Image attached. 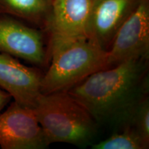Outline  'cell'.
Returning <instances> with one entry per match:
<instances>
[{
    "label": "cell",
    "mask_w": 149,
    "mask_h": 149,
    "mask_svg": "<svg viewBox=\"0 0 149 149\" xmlns=\"http://www.w3.org/2000/svg\"><path fill=\"white\" fill-rule=\"evenodd\" d=\"M127 59L93 72L68 92L99 122L129 118L146 91V60Z\"/></svg>",
    "instance_id": "cell-1"
},
{
    "label": "cell",
    "mask_w": 149,
    "mask_h": 149,
    "mask_svg": "<svg viewBox=\"0 0 149 149\" xmlns=\"http://www.w3.org/2000/svg\"><path fill=\"white\" fill-rule=\"evenodd\" d=\"M51 57L41 79L42 94L67 91L107 66V51L89 37L51 41Z\"/></svg>",
    "instance_id": "cell-2"
},
{
    "label": "cell",
    "mask_w": 149,
    "mask_h": 149,
    "mask_svg": "<svg viewBox=\"0 0 149 149\" xmlns=\"http://www.w3.org/2000/svg\"><path fill=\"white\" fill-rule=\"evenodd\" d=\"M33 110L49 144L82 146L96 133L95 120L66 91L41 94Z\"/></svg>",
    "instance_id": "cell-3"
},
{
    "label": "cell",
    "mask_w": 149,
    "mask_h": 149,
    "mask_svg": "<svg viewBox=\"0 0 149 149\" xmlns=\"http://www.w3.org/2000/svg\"><path fill=\"white\" fill-rule=\"evenodd\" d=\"M149 0H139L122 24L107 51V68L130 59H148Z\"/></svg>",
    "instance_id": "cell-4"
},
{
    "label": "cell",
    "mask_w": 149,
    "mask_h": 149,
    "mask_svg": "<svg viewBox=\"0 0 149 149\" xmlns=\"http://www.w3.org/2000/svg\"><path fill=\"white\" fill-rule=\"evenodd\" d=\"M49 145L32 108L14 101L0 113L1 148L44 149Z\"/></svg>",
    "instance_id": "cell-5"
},
{
    "label": "cell",
    "mask_w": 149,
    "mask_h": 149,
    "mask_svg": "<svg viewBox=\"0 0 149 149\" xmlns=\"http://www.w3.org/2000/svg\"><path fill=\"white\" fill-rule=\"evenodd\" d=\"M0 53L33 64H44L46 53L42 33L15 19L0 17Z\"/></svg>",
    "instance_id": "cell-6"
},
{
    "label": "cell",
    "mask_w": 149,
    "mask_h": 149,
    "mask_svg": "<svg viewBox=\"0 0 149 149\" xmlns=\"http://www.w3.org/2000/svg\"><path fill=\"white\" fill-rule=\"evenodd\" d=\"M93 0H52L46 26L51 41L88 37Z\"/></svg>",
    "instance_id": "cell-7"
},
{
    "label": "cell",
    "mask_w": 149,
    "mask_h": 149,
    "mask_svg": "<svg viewBox=\"0 0 149 149\" xmlns=\"http://www.w3.org/2000/svg\"><path fill=\"white\" fill-rule=\"evenodd\" d=\"M139 0H93L88 37L108 51L115 34Z\"/></svg>",
    "instance_id": "cell-8"
},
{
    "label": "cell",
    "mask_w": 149,
    "mask_h": 149,
    "mask_svg": "<svg viewBox=\"0 0 149 149\" xmlns=\"http://www.w3.org/2000/svg\"><path fill=\"white\" fill-rule=\"evenodd\" d=\"M42 77L37 70L21 64L15 57L0 53V88L17 103L33 109L41 94Z\"/></svg>",
    "instance_id": "cell-9"
},
{
    "label": "cell",
    "mask_w": 149,
    "mask_h": 149,
    "mask_svg": "<svg viewBox=\"0 0 149 149\" xmlns=\"http://www.w3.org/2000/svg\"><path fill=\"white\" fill-rule=\"evenodd\" d=\"M52 0H0V12L31 23L47 24Z\"/></svg>",
    "instance_id": "cell-10"
},
{
    "label": "cell",
    "mask_w": 149,
    "mask_h": 149,
    "mask_svg": "<svg viewBox=\"0 0 149 149\" xmlns=\"http://www.w3.org/2000/svg\"><path fill=\"white\" fill-rule=\"evenodd\" d=\"M145 144L138 133L131 126L122 133L113 134L107 139L92 145L93 149H146Z\"/></svg>",
    "instance_id": "cell-11"
},
{
    "label": "cell",
    "mask_w": 149,
    "mask_h": 149,
    "mask_svg": "<svg viewBox=\"0 0 149 149\" xmlns=\"http://www.w3.org/2000/svg\"><path fill=\"white\" fill-rule=\"evenodd\" d=\"M132 125L145 144L149 146V102L148 98L141 100L130 114Z\"/></svg>",
    "instance_id": "cell-12"
},
{
    "label": "cell",
    "mask_w": 149,
    "mask_h": 149,
    "mask_svg": "<svg viewBox=\"0 0 149 149\" xmlns=\"http://www.w3.org/2000/svg\"><path fill=\"white\" fill-rule=\"evenodd\" d=\"M11 98L12 97L8 93L0 88V112L8 104Z\"/></svg>",
    "instance_id": "cell-13"
}]
</instances>
